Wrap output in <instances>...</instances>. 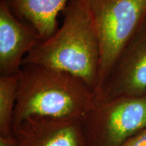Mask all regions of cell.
<instances>
[{
  "instance_id": "6da1fadb",
  "label": "cell",
  "mask_w": 146,
  "mask_h": 146,
  "mask_svg": "<svg viewBox=\"0 0 146 146\" xmlns=\"http://www.w3.org/2000/svg\"><path fill=\"white\" fill-rule=\"evenodd\" d=\"M62 13V26L25 56L22 66L35 64L68 72L83 80L95 93L100 45L92 16L83 0H69Z\"/></svg>"
},
{
  "instance_id": "7a4b0ae2",
  "label": "cell",
  "mask_w": 146,
  "mask_h": 146,
  "mask_svg": "<svg viewBox=\"0 0 146 146\" xmlns=\"http://www.w3.org/2000/svg\"><path fill=\"white\" fill-rule=\"evenodd\" d=\"M94 96L83 80L70 73L24 64L18 73L12 132L35 116L81 120L94 105Z\"/></svg>"
},
{
  "instance_id": "3957f363",
  "label": "cell",
  "mask_w": 146,
  "mask_h": 146,
  "mask_svg": "<svg viewBox=\"0 0 146 146\" xmlns=\"http://www.w3.org/2000/svg\"><path fill=\"white\" fill-rule=\"evenodd\" d=\"M96 29L100 67L96 94L124 49L146 22V0H83Z\"/></svg>"
},
{
  "instance_id": "277c9868",
  "label": "cell",
  "mask_w": 146,
  "mask_h": 146,
  "mask_svg": "<svg viewBox=\"0 0 146 146\" xmlns=\"http://www.w3.org/2000/svg\"><path fill=\"white\" fill-rule=\"evenodd\" d=\"M81 123L85 146H121L146 128V94L94 102Z\"/></svg>"
},
{
  "instance_id": "5b68a950",
  "label": "cell",
  "mask_w": 146,
  "mask_h": 146,
  "mask_svg": "<svg viewBox=\"0 0 146 146\" xmlns=\"http://www.w3.org/2000/svg\"><path fill=\"white\" fill-rule=\"evenodd\" d=\"M145 94L146 22L118 56L95 94L94 102L133 98Z\"/></svg>"
},
{
  "instance_id": "8992f818",
  "label": "cell",
  "mask_w": 146,
  "mask_h": 146,
  "mask_svg": "<svg viewBox=\"0 0 146 146\" xmlns=\"http://www.w3.org/2000/svg\"><path fill=\"white\" fill-rule=\"evenodd\" d=\"M16 146H85L81 120L31 117L12 132Z\"/></svg>"
},
{
  "instance_id": "52a82bcc",
  "label": "cell",
  "mask_w": 146,
  "mask_h": 146,
  "mask_svg": "<svg viewBox=\"0 0 146 146\" xmlns=\"http://www.w3.org/2000/svg\"><path fill=\"white\" fill-rule=\"evenodd\" d=\"M43 40L33 26L0 2V76L18 74L25 56Z\"/></svg>"
},
{
  "instance_id": "ba28073f",
  "label": "cell",
  "mask_w": 146,
  "mask_h": 146,
  "mask_svg": "<svg viewBox=\"0 0 146 146\" xmlns=\"http://www.w3.org/2000/svg\"><path fill=\"white\" fill-rule=\"evenodd\" d=\"M69 0H0L13 15L36 29L43 40L58 30L57 18Z\"/></svg>"
},
{
  "instance_id": "9c48e42d",
  "label": "cell",
  "mask_w": 146,
  "mask_h": 146,
  "mask_svg": "<svg viewBox=\"0 0 146 146\" xmlns=\"http://www.w3.org/2000/svg\"><path fill=\"white\" fill-rule=\"evenodd\" d=\"M18 74L0 76V136L12 137Z\"/></svg>"
},
{
  "instance_id": "30bf717a",
  "label": "cell",
  "mask_w": 146,
  "mask_h": 146,
  "mask_svg": "<svg viewBox=\"0 0 146 146\" xmlns=\"http://www.w3.org/2000/svg\"><path fill=\"white\" fill-rule=\"evenodd\" d=\"M121 146H146V128L128 139Z\"/></svg>"
},
{
  "instance_id": "8fae6325",
  "label": "cell",
  "mask_w": 146,
  "mask_h": 146,
  "mask_svg": "<svg viewBox=\"0 0 146 146\" xmlns=\"http://www.w3.org/2000/svg\"><path fill=\"white\" fill-rule=\"evenodd\" d=\"M0 146H16L13 137H4L0 136Z\"/></svg>"
}]
</instances>
